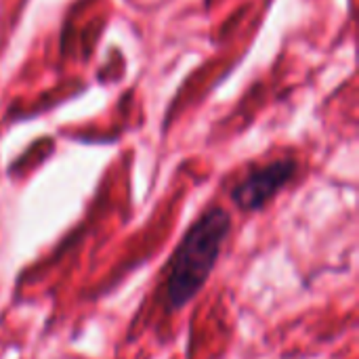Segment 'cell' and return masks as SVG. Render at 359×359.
<instances>
[{"instance_id":"6da1fadb","label":"cell","mask_w":359,"mask_h":359,"mask_svg":"<svg viewBox=\"0 0 359 359\" xmlns=\"http://www.w3.org/2000/svg\"><path fill=\"white\" fill-rule=\"evenodd\" d=\"M231 229L227 210L215 206L206 210L183 236L170 263V273L164 288L166 309L181 311L206 286L219 257L223 242Z\"/></svg>"},{"instance_id":"7a4b0ae2","label":"cell","mask_w":359,"mask_h":359,"mask_svg":"<svg viewBox=\"0 0 359 359\" xmlns=\"http://www.w3.org/2000/svg\"><path fill=\"white\" fill-rule=\"evenodd\" d=\"M294 172H297L294 160H278L273 164H267L250 172L244 181H240L231 191V200L240 210L246 212L261 210L271 198H276L288 185Z\"/></svg>"}]
</instances>
